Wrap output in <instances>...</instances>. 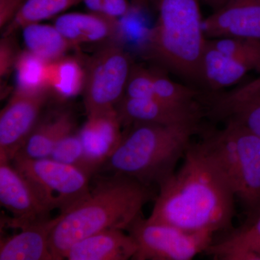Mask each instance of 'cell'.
<instances>
[{"label":"cell","mask_w":260,"mask_h":260,"mask_svg":"<svg viewBox=\"0 0 260 260\" xmlns=\"http://www.w3.org/2000/svg\"><path fill=\"white\" fill-rule=\"evenodd\" d=\"M158 186L150 223L215 234L232 227L235 196L202 140L191 143L180 168Z\"/></svg>","instance_id":"cell-1"},{"label":"cell","mask_w":260,"mask_h":260,"mask_svg":"<svg viewBox=\"0 0 260 260\" xmlns=\"http://www.w3.org/2000/svg\"><path fill=\"white\" fill-rule=\"evenodd\" d=\"M153 196L151 186L133 178L114 174L99 179L86 198L59 215L49 239L54 260L64 259L73 244L97 233L127 230Z\"/></svg>","instance_id":"cell-2"},{"label":"cell","mask_w":260,"mask_h":260,"mask_svg":"<svg viewBox=\"0 0 260 260\" xmlns=\"http://www.w3.org/2000/svg\"><path fill=\"white\" fill-rule=\"evenodd\" d=\"M117 148L104 164L113 174L133 178L145 185H160L176 172L201 123L162 125L134 123L127 126Z\"/></svg>","instance_id":"cell-3"},{"label":"cell","mask_w":260,"mask_h":260,"mask_svg":"<svg viewBox=\"0 0 260 260\" xmlns=\"http://www.w3.org/2000/svg\"><path fill=\"white\" fill-rule=\"evenodd\" d=\"M201 3V0H150L156 21L147 42L148 56L154 62L199 89L200 64L208 41Z\"/></svg>","instance_id":"cell-4"},{"label":"cell","mask_w":260,"mask_h":260,"mask_svg":"<svg viewBox=\"0 0 260 260\" xmlns=\"http://www.w3.org/2000/svg\"><path fill=\"white\" fill-rule=\"evenodd\" d=\"M202 139L248 218L260 213V138L232 120Z\"/></svg>","instance_id":"cell-5"},{"label":"cell","mask_w":260,"mask_h":260,"mask_svg":"<svg viewBox=\"0 0 260 260\" xmlns=\"http://www.w3.org/2000/svg\"><path fill=\"white\" fill-rule=\"evenodd\" d=\"M134 64L129 54L116 44H107L90 57L83 89L88 116L115 109L125 95Z\"/></svg>","instance_id":"cell-6"},{"label":"cell","mask_w":260,"mask_h":260,"mask_svg":"<svg viewBox=\"0 0 260 260\" xmlns=\"http://www.w3.org/2000/svg\"><path fill=\"white\" fill-rule=\"evenodd\" d=\"M12 164L25 176L51 210L64 213L90 194V176L78 168L53 159L15 156Z\"/></svg>","instance_id":"cell-7"},{"label":"cell","mask_w":260,"mask_h":260,"mask_svg":"<svg viewBox=\"0 0 260 260\" xmlns=\"http://www.w3.org/2000/svg\"><path fill=\"white\" fill-rule=\"evenodd\" d=\"M126 232L138 245L135 260H190L205 252L215 234L188 232L167 224L150 223L140 216Z\"/></svg>","instance_id":"cell-8"},{"label":"cell","mask_w":260,"mask_h":260,"mask_svg":"<svg viewBox=\"0 0 260 260\" xmlns=\"http://www.w3.org/2000/svg\"><path fill=\"white\" fill-rule=\"evenodd\" d=\"M51 89L17 88L0 113V160L11 161L22 148L49 102Z\"/></svg>","instance_id":"cell-9"},{"label":"cell","mask_w":260,"mask_h":260,"mask_svg":"<svg viewBox=\"0 0 260 260\" xmlns=\"http://www.w3.org/2000/svg\"><path fill=\"white\" fill-rule=\"evenodd\" d=\"M0 203L13 215L7 223L11 227L21 229L50 217L37 189L9 160H0Z\"/></svg>","instance_id":"cell-10"},{"label":"cell","mask_w":260,"mask_h":260,"mask_svg":"<svg viewBox=\"0 0 260 260\" xmlns=\"http://www.w3.org/2000/svg\"><path fill=\"white\" fill-rule=\"evenodd\" d=\"M122 125L150 123L162 125L201 123L207 117L203 102L174 104L154 99L124 96L116 107Z\"/></svg>","instance_id":"cell-11"},{"label":"cell","mask_w":260,"mask_h":260,"mask_svg":"<svg viewBox=\"0 0 260 260\" xmlns=\"http://www.w3.org/2000/svg\"><path fill=\"white\" fill-rule=\"evenodd\" d=\"M208 117L237 122L260 138V76L207 99Z\"/></svg>","instance_id":"cell-12"},{"label":"cell","mask_w":260,"mask_h":260,"mask_svg":"<svg viewBox=\"0 0 260 260\" xmlns=\"http://www.w3.org/2000/svg\"><path fill=\"white\" fill-rule=\"evenodd\" d=\"M208 39L245 38L260 41V0H227L203 20Z\"/></svg>","instance_id":"cell-13"},{"label":"cell","mask_w":260,"mask_h":260,"mask_svg":"<svg viewBox=\"0 0 260 260\" xmlns=\"http://www.w3.org/2000/svg\"><path fill=\"white\" fill-rule=\"evenodd\" d=\"M115 109L88 116L78 135L94 172L100 169L120 143L123 136Z\"/></svg>","instance_id":"cell-14"},{"label":"cell","mask_w":260,"mask_h":260,"mask_svg":"<svg viewBox=\"0 0 260 260\" xmlns=\"http://www.w3.org/2000/svg\"><path fill=\"white\" fill-rule=\"evenodd\" d=\"M138 251L135 239L121 229L97 233L75 243L64 259L69 260L133 259Z\"/></svg>","instance_id":"cell-15"},{"label":"cell","mask_w":260,"mask_h":260,"mask_svg":"<svg viewBox=\"0 0 260 260\" xmlns=\"http://www.w3.org/2000/svg\"><path fill=\"white\" fill-rule=\"evenodd\" d=\"M58 220L59 216L43 219L20 229L19 234L2 240L0 260H54L49 239Z\"/></svg>","instance_id":"cell-16"},{"label":"cell","mask_w":260,"mask_h":260,"mask_svg":"<svg viewBox=\"0 0 260 260\" xmlns=\"http://www.w3.org/2000/svg\"><path fill=\"white\" fill-rule=\"evenodd\" d=\"M75 126L73 113L68 110L53 111L41 116L15 156L29 159L49 158L56 144L74 133Z\"/></svg>","instance_id":"cell-17"},{"label":"cell","mask_w":260,"mask_h":260,"mask_svg":"<svg viewBox=\"0 0 260 260\" xmlns=\"http://www.w3.org/2000/svg\"><path fill=\"white\" fill-rule=\"evenodd\" d=\"M251 70L207 41L200 64V89L205 94L218 93L235 86Z\"/></svg>","instance_id":"cell-18"},{"label":"cell","mask_w":260,"mask_h":260,"mask_svg":"<svg viewBox=\"0 0 260 260\" xmlns=\"http://www.w3.org/2000/svg\"><path fill=\"white\" fill-rule=\"evenodd\" d=\"M54 26L74 47L83 44L107 42L116 35L119 20L91 13L59 15Z\"/></svg>","instance_id":"cell-19"},{"label":"cell","mask_w":260,"mask_h":260,"mask_svg":"<svg viewBox=\"0 0 260 260\" xmlns=\"http://www.w3.org/2000/svg\"><path fill=\"white\" fill-rule=\"evenodd\" d=\"M205 253L217 260H260V213L213 241Z\"/></svg>","instance_id":"cell-20"},{"label":"cell","mask_w":260,"mask_h":260,"mask_svg":"<svg viewBox=\"0 0 260 260\" xmlns=\"http://www.w3.org/2000/svg\"><path fill=\"white\" fill-rule=\"evenodd\" d=\"M26 51L46 62L58 60L75 48L54 25L28 24L21 28Z\"/></svg>","instance_id":"cell-21"},{"label":"cell","mask_w":260,"mask_h":260,"mask_svg":"<svg viewBox=\"0 0 260 260\" xmlns=\"http://www.w3.org/2000/svg\"><path fill=\"white\" fill-rule=\"evenodd\" d=\"M85 77V69L74 58L64 56L47 63V85L61 99L73 97L83 91Z\"/></svg>","instance_id":"cell-22"},{"label":"cell","mask_w":260,"mask_h":260,"mask_svg":"<svg viewBox=\"0 0 260 260\" xmlns=\"http://www.w3.org/2000/svg\"><path fill=\"white\" fill-rule=\"evenodd\" d=\"M81 2L82 0H25L4 28L3 37L13 35L28 24L40 23L54 18Z\"/></svg>","instance_id":"cell-23"},{"label":"cell","mask_w":260,"mask_h":260,"mask_svg":"<svg viewBox=\"0 0 260 260\" xmlns=\"http://www.w3.org/2000/svg\"><path fill=\"white\" fill-rule=\"evenodd\" d=\"M208 41L218 50L260 75V41L245 38H219Z\"/></svg>","instance_id":"cell-24"},{"label":"cell","mask_w":260,"mask_h":260,"mask_svg":"<svg viewBox=\"0 0 260 260\" xmlns=\"http://www.w3.org/2000/svg\"><path fill=\"white\" fill-rule=\"evenodd\" d=\"M47 63L28 51L20 52L14 68L18 88L39 89L49 87L47 83Z\"/></svg>","instance_id":"cell-25"},{"label":"cell","mask_w":260,"mask_h":260,"mask_svg":"<svg viewBox=\"0 0 260 260\" xmlns=\"http://www.w3.org/2000/svg\"><path fill=\"white\" fill-rule=\"evenodd\" d=\"M49 158L78 168L90 177L95 173L87 158L78 133H71L59 141Z\"/></svg>","instance_id":"cell-26"},{"label":"cell","mask_w":260,"mask_h":260,"mask_svg":"<svg viewBox=\"0 0 260 260\" xmlns=\"http://www.w3.org/2000/svg\"><path fill=\"white\" fill-rule=\"evenodd\" d=\"M153 69L134 64L126 84L124 96L153 99Z\"/></svg>","instance_id":"cell-27"},{"label":"cell","mask_w":260,"mask_h":260,"mask_svg":"<svg viewBox=\"0 0 260 260\" xmlns=\"http://www.w3.org/2000/svg\"><path fill=\"white\" fill-rule=\"evenodd\" d=\"M91 13L119 19L129 14L132 7L129 0H82Z\"/></svg>","instance_id":"cell-28"},{"label":"cell","mask_w":260,"mask_h":260,"mask_svg":"<svg viewBox=\"0 0 260 260\" xmlns=\"http://www.w3.org/2000/svg\"><path fill=\"white\" fill-rule=\"evenodd\" d=\"M14 35V34H13ZM13 35L3 37L0 42V76L5 78L15 68L19 52Z\"/></svg>","instance_id":"cell-29"},{"label":"cell","mask_w":260,"mask_h":260,"mask_svg":"<svg viewBox=\"0 0 260 260\" xmlns=\"http://www.w3.org/2000/svg\"><path fill=\"white\" fill-rule=\"evenodd\" d=\"M25 0H0V27L8 25Z\"/></svg>","instance_id":"cell-30"},{"label":"cell","mask_w":260,"mask_h":260,"mask_svg":"<svg viewBox=\"0 0 260 260\" xmlns=\"http://www.w3.org/2000/svg\"><path fill=\"white\" fill-rule=\"evenodd\" d=\"M202 3L208 5L212 10H215L222 6L227 0H201Z\"/></svg>","instance_id":"cell-31"},{"label":"cell","mask_w":260,"mask_h":260,"mask_svg":"<svg viewBox=\"0 0 260 260\" xmlns=\"http://www.w3.org/2000/svg\"><path fill=\"white\" fill-rule=\"evenodd\" d=\"M132 7L135 9H141L150 5V0H129Z\"/></svg>","instance_id":"cell-32"}]
</instances>
